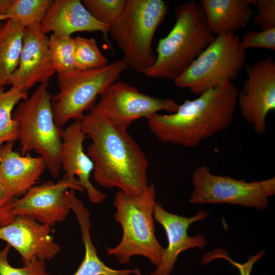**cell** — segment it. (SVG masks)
<instances>
[{
  "label": "cell",
  "mask_w": 275,
  "mask_h": 275,
  "mask_svg": "<svg viewBox=\"0 0 275 275\" xmlns=\"http://www.w3.org/2000/svg\"><path fill=\"white\" fill-rule=\"evenodd\" d=\"M14 142L0 146V183L4 190L16 198L24 195L40 180L46 167L43 159L24 156L13 150Z\"/></svg>",
  "instance_id": "obj_17"
},
{
  "label": "cell",
  "mask_w": 275,
  "mask_h": 275,
  "mask_svg": "<svg viewBox=\"0 0 275 275\" xmlns=\"http://www.w3.org/2000/svg\"><path fill=\"white\" fill-rule=\"evenodd\" d=\"M238 91L232 81L210 89L185 100L174 113L153 114L147 119L149 129L162 142L196 147L229 126Z\"/></svg>",
  "instance_id": "obj_2"
},
{
  "label": "cell",
  "mask_w": 275,
  "mask_h": 275,
  "mask_svg": "<svg viewBox=\"0 0 275 275\" xmlns=\"http://www.w3.org/2000/svg\"><path fill=\"white\" fill-rule=\"evenodd\" d=\"M48 46L51 62L58 74L76 70L74 38L59 37L51 34L48 39Z\"/></svg>",
  "instance_id": "obj_24"
},
{
  "label": "cell",
  "mask_w": 275,
  "mask_h": 275,
  "mask_svg": "<svg viewBox=\"0 0 275 275\" xmlns=\"http://www.w3.org/2000/svg\"><path fill=\"white\" fill-rule=\"evenodd\" d=\"M25 27L12 19L0 21V87L17 68Z\"/></svg>",
  "instance_id": "obj_21"
},
{
  "label": "cell",
  "mask_w": 275,
  "mask_h": 275,
  "mask_svg": "<svg viewBox=\"0 0 275 275\" xmlns=\"http://www.w3.org/2000/svg\"><path fill=\"white\" fill-rule=\"evenodd\" d=\"M28 97V92L13 87L7 91L0 87V146L18 140V125L13 118L12 111L16 104Z\"/></svg>",
  "instance_id": "obj_22"
},
{
  "label": "cell",
  "mask_w": 275,
  "mask_h": 275,
  "mask_svg": "<svg viewBox=\"0 0 275 275\" xmlns=\"http://www.w3.org/2000/svg\"><path fill=\"white\" fill-rule=\"evenodd\" d=\"M69 207L75 213L80 226L85 256L79 267L72 275H131L136 274L137 269H115L106 266L99 258L91 235L90 212L74 193L67 197Z\"/></svg>",
  "instance_id": "obj_20"
},
{
  "label": "cell",
  "mask_w": 275,
  "mask_h": 275,
  "mask_svg": "<svg viewBox=\"0 0 275 275\" xmlns=\"http://www.w3.org/2000/svg\"><path fill=\"white\" fill-rule=\"evenodd\" d=\"M169 7L166 1L127 0L123 12L111 25L109 33L124 54L123 60L140 73L154 63L152 42Z\"/></svg>",
  "instance_id": "obj_6"
},
{
  "label": "cell",
  "mask_w": 275,
  "mask_h": 275,
  "mask_svg": "<svg viewBox=\"0 0 275 275\" xmlns=\"http://www.w3.org/2000/svg\"><path fill=\"white\" fill-rule=\"evenodd\" d=\"M241 47L244 50L248 48H262L275 50V28L259 32L249 31L242 36Z\"/></svg>",
  "instance_id": "obj_29"
},
{
  "label": "cell",
  "mask_w": 275,
  "mask_h": 275,
  "mask_svg": "<svg viewBox=\"0 0 275 275\" xmlns=\"http://www.w3.org/2000/svg\"><path fill=\"white\" fill-rule=\"evenodd\" d=\"M82 3L96 20L111 26L123 12L127 0H83Z\"/></svg>",
  "instance_id": "obj_26"
},
{
  "label": "cell",
  "mask_w": 275,
  "mask_h": 275,
  "mask_svg": "<svg viewBox=\"0 0 275 275\" xmlns=\"http://www.w3.org/2000/svg\"><path fill=\"white\" fill-rule=\"evenodd\" d=\"M265 251L262 250L257 254L250 256L244 263H240L233 260L226 250L218 248L206 253L202 258L201 263L205 265L215 259H224L237 268L239 275H251L254 265L265 255Z\"/></svg>",
  "instance_id": "obj_28"
},
{
  "label": "cell",
  "mask_w": 275,
  "mask_h": 275,
  "mask_svg": "<svg viewBox=\"0 0 275 275\" xmlns=\"http://www.w3.org/2000/svg\"><path fill=\"white\" fill-rule=\"evenodd\" d=\"M80 122L86 137L92 141L87 154L94 163V181L108 188L118 187L128 196L143 194L149 186V162L127 129L90 113Z\"/></svg>",
  "instance_id": "obj_1"
},
{
  "label": "cell",
  "mask_w": 275,
  "mask_h": 275,
  "mask_svg": "<svg viewBox=\"0 0 275 275\" xmlns=\"http://www.w3.org/2000/svg\"><path fill=\"white\" fill-rule=\"evenodd\" d=\"M51 227L25 215L16 216L10 224L0 228V239L17 250L24 265L34 258L49 260L61 251L51 234Z\"/></svg>",
  "instance_id": "obj_14"
},
{
  "label": "cell",
  "mask_w": 275,
  "mask_h": 275,
  "mask_svg": "<svg viewBox=\"0 0 275 275\" xmlns=\"http://www.w3.org/2000/svg\"><path fill=\"white\" fill-rule=\"evenodd\" d=\"M52 0H9L6 15L25 28L40 24Z\"/></svg>",
  "instance_id": "obj_23"
},
{
  "label": "cell",
  "mask_w": 275,
  "mask_h": 275,
  "mask_svg": "<svg viewBox=\"0 0 275 275\" xmlns=\"http://www.w3.org/2000/svg\"><path fill=\"white\" fill-rule=\"evenodd\" d=\"M246 73L237 104L243 118L256 133L263 134L267 115L275 109V62L267 57L248 64Z\"/></svg>",
  "instance_id": "obj_11"
},
{
  "label": "cell",
  "mask_w": 275,
  "mask_h": 275,
  "mask_svg": "<svg viewBox=\"0 0 275 275\" xmlns=\"http://www.w3.org/2000/svg\"><path fill=\"white\" fill-rule=\"evenodd\" d=\"M48 81L40 84L30 97L21 101L13 114L19 128L21 155L33 150L45 161L46 169L57 177L62 169V132L56 124Z\"/></svg>",
  "instance_id": "obj_5"
},
{
  "label": "cell",
  "mask_w": 275,
  "mask_h": 275,
  "mask_svg": "<svg viewBox=\"0 0 275 275\" xmlns=\"http://www.w3.org/2000/svg\"><path fill=\"white\" fill-rule=\"evenodd\" d=\"M100 96L89 113L123 129H127L135 120L147 119L160 111L174 113L179 105L172 99L144 94L122 81L111 84Z\"/></svg>",
  "instance_id": "obj_9"
},
{
  "label": "cell",
  "mask_w": 275,
  "mask_h": 275,
  "mask_svg": "<svg viewBox=\"0 0 275 275\" xmlns=\"http://www.w3.org/2000/svg\"><path fill=\"white\" fill-rule=\"evenodd\" d=\"M123 60L88 70H75L58 74L59 92L51 97L54 121L60 128L70 119L80 121L100 96L129 68Z\"/></svg>",
  "instance_id": "obj_7"
},
{
  "label": "cell",
  "mask_w": 275,
  "mask_h": 275,
  "mask_svg": "<svg viewBox=\"0 0 275 275\" xmlns=\"http://www.w3.org/2000/svg\"><path fill=\"white\" fill-rule=\"evenodd\" d=\"M74 61L76 70H92L107 65V59L100 52L94 38L77 36L74 38Z\"/></svg>",
  "instance_id": "obj_25"
},
{
  "label": "cell",
  "mask_w": 275,
  "mask_h": 275,
  "mask_svg": "<svg viewBox=\"0 0 275 275\" xmlns=\"http://www.w3.org/2000/svg\"><path fill=\"white\" fill-rule=\"evenodd\" d=\"M10 17L8 16H5V15H0V21H3L5 20H7L8 19H10Z\"/></svg>",
  "instance_id": "obj_32"
},
{
  "label": "cell",
  "mask_w": 275,
  "mask_h": 275,
  "mask_svg": "<svg viewBox=\"0 0 275 275\" xmlns=\"http://www.w3.org/2000/svg\"><path fill=\"white\" fill-rule=\"evenodd\" d=\"M246 52L234 33L215 36L192 64L174 80L179 88L196 94L221 86L236 78L246 62Z\"/></svg>",
  "instance_id": "obj_8"
},
{
  "label": "cell",
  "mask_w": 275,
  "mask_h": 275,
  "mask_svg": "<svg viewBox=\"0 0 275 275\" xmlns=\"http://www.w3.org/2000/svg\"><path fill=\"white\" fill-rule=\"evenodd\" d=\"M136 275H142L141 272H140V270L138 268H137V271H136Z\"/></svg>",
  "instance_id": "obj_33"
},
{
  "label": "cell",
  "mask_w": 275,
  "mask_h": 275,
  "mask_svg": "<svg viewBox=\"0 0 275 275\" xmlns=\"http://www.w3.org/2000/svg\"><path fill=\"white\" fill-rule=\"evenodd\" d=\"M48 39L40 24L25 28L18 65L8 85L28 92L36 84L48 81L56 72L49 52Z\"/></svg>",
  "instance_id": "obj_13"
},
{
  "label": "cell",
  "mask_w": 275,
  "mask_h": 275,
  "mask_svg": "<svg viewBox=\"0 0 275 275\" xmlns=\"http://www.w3.org/2000/svg\"><path fill=\"white\" fill-rule=\"evenodd\" d=\"M86 138L80 121H75L63 129L60 163L65 172L64 176L69 178L76 176L90 202L99 204L105 199L106 195L94 187L90 180L94 166L84 151L83 143Z\"/></svg>",
  "instance_id": "obj_16"
},
{
  "label": "cell",
  "mask_w": 275,
  "mask_h": 275,
  "mask_svg": "<svg viewBox=\"0 0 275 275\" xmlns=\"http://www.w3.org/2000/svg\"><path fill=\"white\" fill-rule=\"evenodd\" d=\"M111 26L96 20L79 0H55L40 24L45 34L52 33L59 37H71L79 32H101L104 36Z\"/></svg>",
  "instance_id": "obj_18"
},
{
  "label": "cell",
  "mask_w": 275,
  "mask_h": 275,
  "mask_svg": "<svg viewBox=\"0 0 275 275\" xmlns=\"http://www.w3.org/2000/svg\"><path fill=\"white\" fill-rule=\"evenodd\" d=\"M193 189L189 202L194 204H228L263 210L268 197L263 181L248 182L228 176L214 175L204 165L199 166L192 175Z\"/></svg>",
  "instance_id": "obj_10"
},
{
  "label": "cell",
  "mask_w": 275,
  "mask_h": 275,
  "mask_svg": "<svg viewBox=\"0 0 275 275\" xmlns=\"http://www.w3.org/2000/svg\"><path fill=\"white\" fill-rule=\"evenodd\" d=\"M84 190L77 179L64 175L56 183L48 181L30 188L22 197L16 199L13 213L25 215L37 222L52 226L64 221L71 210L66 193L69 189Z\"/></svg>",
  "instance_id": "obj_12"
},
{
  "label": "cell",
  "mask_w": 275,
  "mask_h": 275,
  "mask_svg": "<svg viewBox=\"0 0 275 275\" xmlns=\"http://www.w3.org/2000/svg\"><path fill=\"white\" fill-rule=\"evenodd\" d=\"M209 213L208 210H200L194 216L185 217L169 212L160 203H156L154 219L164 229L168 244L161 262L150 275H170L180 253L196 248L202 249L206 245L207 241L203 235L190 236L187 230L194 223L204 221Z\"/></svg>",
  "instance_id": "obj_15"
},
{
  "label": "cell",
  "mask_w": 275,
  "mask_h": 275,
  "mask_svg": "<svg viewBox=\"0 0 275 275\" xmlns=\"http://www.w3.org/2000/svg\"><path fill=\"white\" fill-rule=\"evenodd\" d=\"M156 203L153 184L138 196H128L121 190L116 193L115 218L122 228L123 235L116 246L106 251L121 264L128 263L136 255L146 257L156 266L161 262L165 248L155 234L153 214Z\"/></svg>",
  "instance_id": "obj_4"
},
{
  "label": "cell",
  "mask_w": 275,
  "mask_h": 275,
  "mask_svg": "<svg viewBox=\"0 0 275 275\" xmlns=\"http://www.w3.org/2000/svg\"><path fill=\"white\" fill-rule=\"evenodd\" d=\"M251 0H201L209 27L215 36L246 28L254 15Z\"/></svg>",
  "instance_id": "obj_19"
},
{
  "label": "cell",
  "mask_w": 275,
  "mask_h": 275,
  "mask_svg": "<svg viewBox=\"0 0 275 275\" xmlns=\"http://www.w3.org/2000/svg\"><path fill=\"white\" fill-rule=\"evenodd\" d=\"M175 23L159 40L153 65L144 72L150 77L175 79L213 41L200 4L191 1L174 7Z\"/></svg>",
  "instance_id": "obj_3"
},
{
  "label": "cell",
  "mask_w": 275,
  "mask_h": 275,
  "mask_svg": "<svg viewBox=\"0 0 275 275\" xmlns=\"http://www.w3.org/2000/svg\"><path fill=\"white\" fill-rule=\"evenodd\" d=\"M16 199L8 195L0 183V228L10 224L16 217L13 209Z\"/></svg>",
  "instance_id": "obj_31"
},
{
  "label": "cell",
  "mask_w": 275,
  "mask_h": 275,
  "mask_svg": "<svg viewBox=\"0 0 275 275\" xmlns=\"http://www.w3.org/2000/svg\"><path fill=\"white\" fill-rule=\"evenodd\" d=\"M251 4L258 8L257 14L253 22L262 30L275 28V1L251 0Z\"/></svg>",
  "instance_id": "obj_30"
},
{
  "label": "cell",
  "mask_w": 275,
  "mask_h": 275,
  "mask_svg": "<svg viewBox=\"0 0 275 275\" xmlns=\"http://www.w3.org/2000/svg\"><path fill=\"white\" fill-rule=\"evenodd\" d=\"M10 248L11 246L7 244L0 251V275H50L46 270L45 261L37 258L22 267L12 266L8 260Z\"/></svg>",
  "instance_id": "obj_27"
}]
</instances>
